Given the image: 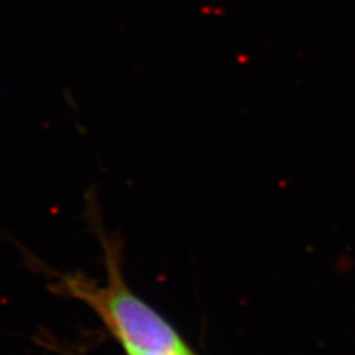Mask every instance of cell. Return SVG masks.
I'll return each instance as SVG.
<instances>
[{
    "label": "cell",
    "instance_id": "1",
    "mask_svg": "<svg viewBox=\"0 0 355 355\" xmlns=\"http://www.w3.org/2000/svg\"><path fill=\"white\" fill-rule=\"evenodd\" d=\"M91 218L103 244L107 280L99 283L83 272L52 271L49 291L57 296L74 299L94 311L125 352L190 351L168 321L130 291L121 271L117 239L103 231L98 214L91 212Z\"/></svg>",
    "mask_w": 355,
    "mask_h": 355
},
{
    "label": "cell",
    "instance_id": "2",
    "mask_svg": "<svg viewBox=\"0 0 355 355\" xmlns=\"http://www.w3.org/2000/svg\"><path fill=\"white\" fill-rule=\"evenodd\" d=\"M126 355H193L191 351H185V352H178V351H171V352H142V351H128Z\"/></svg>",
    "mask_w": 355,
    "mask_h": 355
},
{
    "label": "cell",
    "instance_id": "3",
    "mask_svg": "<svg viewBox=\"0 0 355 355\" xmlns=\"http://www.w3.org/2000/svg\"><path fill=\"white\" fill-rule=\"evenodd\" d=\"M42 343H46V347L48 348H51V349H53L55 352H61V354H64V355H74V354H71V352H69V351H65V349H62L60 345H58V342H52V340H43Z\"/></svg>",
    "mask_w": 355,
    "mask_h": 355
}]
</instances>
